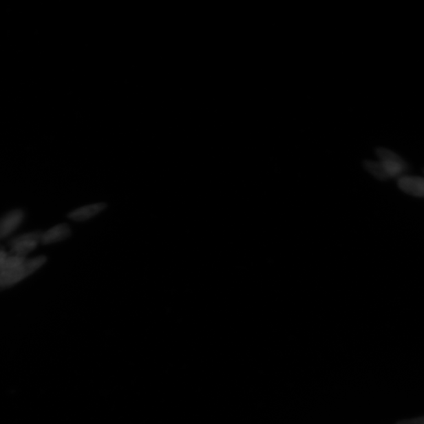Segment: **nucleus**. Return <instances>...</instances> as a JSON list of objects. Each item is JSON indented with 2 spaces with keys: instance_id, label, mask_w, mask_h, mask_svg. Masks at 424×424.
Segmentation results:
<instances>
[{
  "instance_id": "1",
  "label": "nucleus",
  "mask_w": 424,
  "mask_h": 424,
  "mask_svg": "<svg viewBox=\"0 0 424 424\" xmlns=\"http://www.w3.org/2000/svg\"><path fill=\"white\" fill-rule=\"evenodd\" d=\"M46 262L45 256H38L30 259H26L19 266L2 271L0 273V290L8 288L21 282L40 269Z\"/></svg>"
},
{
  "instance_id": "2",
  "label": "nucleus",
  "mask_w": 424,
  "mask_h": 424,
  "mask_svg": "<svg viewBox=\"0 0 424 424\" xmlns=\"http://www.w3.org/2000/svg\"><path fill=\"white\" fill-rule=\"evenodd\" d=\"M377 153L388 178L401 176L406 171L405 162L398 154L384 148L378 149Z\"/></svg>"
},
{
  "instance_id": "3",
  "label": "nucleus",
  "mask_w": 424,
  "mask_h": 424,
  "mask_svg": "<svg viewBox=\"0 0 424 424\" xmlns=\"http://www.w3.org/2000/svg\"><path fill=\"white\" fill-rule=\"evenodd\" d=\"M25 213L21 209L8 212L0 219V240H3L12 233L24 220Z\"/></svg>"
},
{
  "instance_id": "4",
  "label": "nucleus",
  "mask_w": 424,
  "mask_h": 424,
  "mask_svg": "<svg viewBox=\"0 0 424 424\" xmlns=\"http://www.w3.org/2000/svg\"><path fill=\"white\" fill-rule=\"evenodd\" d=\"M398 185L404 193L424 198V178L416 176H401Z\"/></svg>"
},
{
  "instance_id": "5",
  "label": "nucleus",
  "mask_w": 424,
  "mask_h": 424,
  "mask_svg": "<svg viewBox=\"0 0 424 424\" xmlns=\"http://www.w3.org/2000/svg\"><path fill=\"white\" fill-rule=\"evenodd\" d=\"M71 230L65 223L54 226L49 231L43 233L41 243L43 244H50L61 241H63L70 236Z\"/></svg>"
},
{
  "instance_id": "6",
  "label": "nucleus",
  "mask_w": 424,
  "mask_h": 424,
  "mask_svg": "<svg viewBox=\"0 0 424 424\" xmlns=\"http://www.w3.org/2000/svg\"><path fill=\"white\" fill-rule=\"evenodd\" d=\"M105 209L106 204L105 203L87 205L85 206V207H82L70 212L68 216L70 219L74 221H86L97 215L100 213V212H102Z\"/></svg>"
},
{
  "instance_id": "7",
  "label": "nucleus",
  "mask_w": 424,
  "mask_h": 424,
  "mask_svg": "<svg viewBox=\"0 0 424 424\" xmlns=\"http://www.w3.org/2000/svg\"><path fill=\"white\" fill-rule=\"evenodd\" d=\"M37 242H21L11 245L10 253V255L19 256V257L26 258V255L32 252L38 246Z\"/></svg>"
},
{
  "instance_id": "8",
  "label": "nucleus",
  "mask_w": 424,
  "mask_h": 424,
  "mask_svg": "<svg viewBox=\"0 0 424 424\" xmlns=\"http://www.w3.org/2000/svg\"><path fill=\"white\" fill-rule=\"evenodd\" d=\"M365 169L370 171L371 174L379 180H387L388 177L385 172L381 162L366 161L365 163Z\"/></svg>"
},
{
  "instance_id": "9",
  "label": "nucleus",
  "mask_w": 424,
  "mask_h": 424,
  "mask_svg": "<svg viewBox=\"0 0 424 424\" xmlns=\"http://www.w3.org/2000/svg\"><path fill=\"white\" fill-rule=\"evenodd\" d=\"M42 235L43 232L41 231H35L21 234V235L11 239L9 242V246L21 242H34L40 243L41 242Z\"/></svg>"
},
{
  "instance_id": "10",
  "label": "nucleus",
  "mask_w": 424,
  "mask_h": 424,
  "mask_svg": "<svg viewBox=\"0 0 424 424\" xmlns=\"http://www.w3.org/2000/svg\"><path fill=\"white\" fill-rule=\"evenodd\" d=\"M398 424H424V417L414 418V419L399 422Z\"/></svg>"
},
{
  "instance_id": "11",
  "label": "nucleus",
  "mask_w": 424,
  "mask_h": 424,
  "mask_svg": "<svg viewBox=\"0 0 424 424\" xmlns=\"http://www.w3.org/2000/svg\"><path fill=\"white\" fill-rule=\"evenodd\" d=\"M8 253L5 250L0 251V273L3 271V267L6 258H7Z\"/></svg>"
},
{
  "instance_id": "12",
  "label": "nucleus",
  "mask_w": 424,
  "mask_h": 424,
  "mask_svg": "<svg viewBox=\"0 0 424 424\" xmlns=\"http://www.w3.org/2000/svg\"><path fill=\"white\" fill-rule=\"evenodd\" d=\"M4 250V247L2 246V245H0V251H3Z\"/></svg>"
}]
</instances>
